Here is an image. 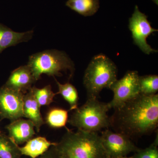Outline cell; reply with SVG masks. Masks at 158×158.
<instances>
[{
  "label": "cell",
  "instance_id": "20",
  "mask_svg": "<svg viewBox=\"0 0 158 158\" xmlns=\"http://www.w3.org/2000/svg\"><path fill=\"white\" fill-rule=\"evenodd\" d=\"M31 90L40 107L50 105L53 102L54 97L56 95V94L53 92L50 85L42 88L32 87Z\"/></svg>",
  "mask_w": 158,
  "mask_h": 158
},
{
  "label": "cell",
  "instance_id": "1",
  "mask_svg": "<svg viewBox=\"0 0 158 158\" xmlns=\"http://www.w3.org/2000/svg\"><path fill=\"white\" fill-rule=\"evenodd\" d=\"M158 125V95L140 94L115 109L110 117V127L116 132L129 138H138L149 135Z\"/></svg>",
  "mask_w": 158,
  "mask_h": 158
},
{
  "label": "cell",
  "instance_id": "22",
  "mask_svg": "<svg viewBox=\"0 0 158 158\" xmlns=\"http://www.w3.org/2000/svg\"><path fill=\"white\" fill-rule=\"evenodd\" d=\"M55 145L51 146L48 150L36 158H61L55 147Z\"/></svg>",
  "mask_w": 158,
  "mask_h": 158
},
{
  "label": "cell",
  "instance_id": "24",
  "mask_svg": "<svg viewBox=\"0 0 158 158\" xmlns=\"http://www.w3.org/2000/svg\"><path fill=\"white\" fill-rule=\"evenodd\" d=\"M122 158H133L132 157H125Z\"/></svg>",
  "mask_w": 158,
  "mask_h": 158
},
{
  "label": "cell",
  "instance_id": "5",
  "mask_svg": "<svg viewBox=\"0 0 158 158\" xmlns=\"http://www.w3.org/2000/svg\"><path fill=\"white\" fill-rule=\"evenodd\" d=\"M27 65L35 81L44 74L49 76H62V72L69 71L70 77L75 71L74 64L65 52L56 49L47 50L29 57Z\"/></svg>",
  "mask_w": 158,
  "mask_h": 158
},
{
  "label": "cell",
  "instance_id": "15",
  "mask_svg": "<svg viewBox=\"0 0 158 158\" xmlns=\"http://www.w3.org/2000/svg\"><path fill=\"white\" fill-rule=\"evenodd\" d=\"M65 5L85 17L95 14L100 7L99 0H68Z\"/></svg>",
  "mask_w": 158,
  "mask_h": 158
},
{
  "label": "cell",
  "instance_id": "16",
  "mask_svg": "<svg viewBox=\"0 0 158 158\" xmlns=\"http://www.w3.org/2000/svg\"><path fill=\"white\" fill-rule=\"evenodd\" d=\"M69 111L61 108H52L46 116V123L54 128L65 127L68 122Z\"/></svg>",
  "mask_w": 158,
  "mask_h": 158
},
{
  "label": "cell",
  "instance_id": "14",
  "mask_svg": "<svg viewBox=\"0 0 158 158\" xmlns=\"http://www.w3.org/2000/svg\"><path fill=\"white\" fill-rule=\"evenodd\" d=\"M56 144L55 142H51L44 137L39 136L32 138L26 142L25 145L23 147L19 146V149L22 155L28 156L31 158H36Z\"/></svg>",
  "mask_w": 158,
  "mask_h": 158
},
{
  "label": "cell",
  "instance_id": "12",
  "mask_svg": "<svg viewBox=\"0 0 158 158\" xmlns=\"http://www.w3.org/2000/svg\"><path fill=\"white\" fill-rule=\"evenodd\" d=\"M33 35V30L19 33L0 23V53L10 47L27 42L32 39Z\"/></svg>",
  "mask_w": 158,
  "mask_h": 158
},
{
  "label": "cell",
  "instance_id": "7",
  "mask_svg": "<svg viewBox=\"0 0 158 158\" xmlns=\"http://www.w3.org/2000/svg\"><path fill=\"white\" fill-rule=\"evenodd\" d=\"M100 137L106 158L125 157L140 149L127 136L109 129L103 131Z\"/></svg>",
  "mask_w": 158,
  "mask_h": 158
},
{
  "label": "cell",
  "instance_id": "18",
  "mask_svg": "<svg viewBox=\"0 0 158 158\" xmlns=\"http://www.w3.org/2000/svg\"><path fill=\"white\" fill-rule=\"evenodd\" d=\"M21 153L17 145L9 136L0 134V158H22Z\"/></svg>",
  "mask_w": 158,
  "mask_h": 158
},
{
  "label": "cell",
  "instance_id": "2",
  "mask_svg": "<svg viewBox=\"0 0 158 158\" xmlns=\"http://www.w3.org/2000/svg\"><path fill=\"white\" fill-rule=\"evenodd\" d=\"M67 131L55 145L61 158H106L100 136L97 133L78 130Z\"/></svg>",
  "mask_w": 158,
  "mask_h": 158
},
{
  "label": "cell",
  "instance_id": "17",
  "mask_svg": "<svg viewBox=\"0 0 158 158\" xmlns=\"http://www.w3.org/2000/svg\"><path fill=\"white\" fill-rule=\"evenodd\" d=\"M59 88V91L56 94H60L69 104V111L76 110L78 108L79 96L77 90L73 85L69 82L64 84H60L55 79Z\"/></svg>",
  "mask_w": 158,
  "mask_h": 158
},
{
  "label": "cell",
  "instance_id": "4",
  "mask_svg": "<svg viewBox=\"0 0 158 158\" xmlns=\"http://www.w3.org/2000/svg\"><path fill=\"white\" fill-rule=\"evenodd\" d=\"M110 110L108 103L99 101L98 98H88L83 106L78 107L72 114L68 123L78 130L97 133L110 127Z\"/></svg>",
  "mask_w": 158,
  "mask_h": 158
},
{
  "label": "cell",
  "instance_id": "11",
  "mask_svg": "<svg viewBox=\"0 0 158 158\" xmlns=\"http://www.w3.org/2000/svg\"><path fill=\"white\" fill-rule=\"evenodd\" d=\"M34 125L29 119L19 118L6 127L9 137L17 145L24 144L34 138L36 134Z\"/></svg>",
  "mask_w": 158,
  "mask_h": 158
},
{
  "label": "cell",
  "instance_id": "19",
  "mask_svg": "<svg viewBox=\"0 0 158 158\" xmlns=\"http://www.w3.org/2000/svg\"><path fill=\"white\" fill-rule=\"evenodd\" d=\"M139 85L141 94L145 95L156 94L158 91V76L156 75L139 76Z\"/></svg>",
  "mask_w": 158,
  "mask_h": 158
},
{
  "label": "cell",
  "instance_id": "21",
  "mask_svg": "<svg viewBox=\"0 0 158 158\" xmlns=\"http://www.w3.org/2000/svg\"><path fill=\"white\" fill-rule=\"evenodd\" d=\"M156 138L149 147L144 149H139L135 152L133 158H158V134Z\"/></svg>",
  "mask_w": 158,
  "mask_h": 158
},
{
  "label": "cell",
  "instance_id": "3",
  "mask_svg": "<svg viewBox=\"0 0 158 158\" xmlns=\"http://www.w3.org/2000/svg\"><path fill=\"white\" fill-rule=\"evenodd\" d=\"M117 73L116 64L106 55L94 56L86 69L83 79L88 98H98L102 89H109L117 80Z\"/></svg>",
  "mask_w": 158,
  "mask_h": 158
},
{
  "label": "cell",
  "instance_id": "25",
  "mask_svg": "<svg viewBox=\"0 0 158 158\" xmlns=\"http://www.w3.org/2000/svg\"><path fill=\"white\" fill-rule=\"evenodd\" d=\"M2 133V132H1V131H0V134H1V133Z\"/></svg>",
  "mask_w": 158,
  "mask_h": 158
},
{
  "label": "cell",
  "instance_id": "10",
  "mask_svg": "<svg viewBox=\"0 0 158 158\" xmlns=\"http://www.w3.org/2000/svg\"><path fill=\"white\" fill-rule=\"evenodd\" d=\"M36 82L30 67L27 65L13 70L4 85L25 94L31 90L32 85Z\"/></svg>",
  "mask_w": 158,
  "mask_h": 158
},
{
  "label": "cell",
  "instance_id": "13",
  "mask_svg": "<svg viewBox=\"0 0 158 158\" xmlns=\"http://www.w3.org/2000/svg\"><path fill=\"white\" fill-rule=\"evenodd\" d=\"M40 108L31 89L24 94L23 98V117L33 123L37 132H39L40 127L45 123L40 113Z\"/></svg>",
  "mask_w": 158,
  "mask_h": 158
},
{
  "label": "cell",
  "instance_id": "6",
  "mask_svg": "<svg viewBox=\"0 0 158 158\" xmlns=\"http://www.w3.org/2000/svg\"><path fill=\"white\" fill-rule=\"evenodd\" d=\"M138 72L128 71L123 77L116 80L109 88L113 92L112 100L108 103L110 110L121 107L140 94Z\"/></svg>",
  "mask_w": 158,
  "mask_h": 158
},
{
  "label": "cell",
  "instance_id": "23",
  "mask_svg": "<svg viewBox=\"0 0 158 158\" xmlns=\"http://www.w3.org/2000/svg\"><path fill=\"white\" fill-rule=\"evenodd\" d=\"M152 1L154 2L156 4H157V5H158V0H152Z\"/></svg>",
  "mask_w": 158,
  "mask_h": 158
},
{
  "label": "cell",
  "instance_id": "9",
  "mask_svg": "<svg viewBox=\"0 0 158 158\" xmlns=\"http://www.w3.org/2000/svg\"><path fill=\"white\" fill-rule=\"evenodd\" d=\"M24 95L4 85L0 88V121L8 119L12 122L23 117Z\"/></svg>",
  "mask_w": 158,
  "mask_h": 158
},
{
  "label": "cell",
  "instance_id": "8",
  "mask_svg": "<svg viewBox=\"0 0 158 158\" xmlns=\"http://www.w3.org/2000/svg\"><path fill=\"white\" fill-rule=\"evenodd\" d=\"M129 28L134 43L143 52L149 55L157 52L147 43V38L158 30L151 27L147 16L140 11L137 6H135L134 13L130 18Z\"/></svg>",
  "mask_w": 158,
  "mask_h": 158
}]
</instances>
